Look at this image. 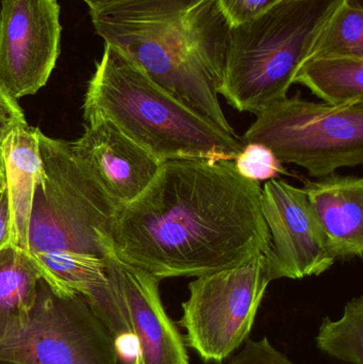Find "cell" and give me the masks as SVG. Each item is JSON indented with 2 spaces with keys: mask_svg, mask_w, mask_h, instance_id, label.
<instances>
[{
  "mask_svg": "<svg viewBox=\"0 0 363 364\" xmlns=\"http://www.w3.org/2000/svg\"><path fill=\"white\" fill-rule=\"evenodd\" d=\"M345 2L355 8L363 9V0H345Z\"/></svg>",
  "mask_w": 363,
  "mask_h": 364,
  "instance_id": "25",
  "label": "cell"
},
{
  "mask_svg": "<svg viewBox=\"0 0 363 364\" xmlns=\"http://www.w3.org/2000/svg\"><path fill=\"white\" fill-rule=\"evenodd\" d=\"M242 140L264 145L313 178L355 168L363 164V100L330 106L298 93L257 113Z\"/></svg>",
  "mask_w": 363,
  "mask_h": 364,
  "instance_id": "6",
  "label": "cell"
},
{
  "mask_svg": "<svg viewBox=\"0 0 363 364\" xmlns=\"http://www.w3.org/2000/svg\"><path fill=\"white\" fill-rule=\"evenodd\" d=\"M294 83L308 87L330 106L360 102L363 100V59L334 57L306 60Z\"/></svg>",
  "mask_w": 363,
  "mask_h": 364,
  "instance_id": "16",
  "label": "cell"
},
{
  "mask_svg": "<svg viewBox=\"0 0 363 364\" xmlns=\"http://www.w3.org/2000/svg\"><path fill=\"white\" fill-rule=\"evenodd\" d=\"M40 129L21 126L4 139L0 147L10 208L12 244L28 252V229L32 203L42 176Z\"/></svg>",
  "mask_w": 363,
  "mask_h": 364,
  "instance_id": "14",
  "label": "cell"
},
{
  "mask_svg": "<svg viewBox=\"0 0 363 364\" xmlns=\"http://www.w3.org/2000/svg\"><path fill=\"white\" fill-rule=\"evenodd\" d=\"M227 364H294L283 353L279 352L268 338L249 340L244 348Z\"/></svg>",
  "mask_w": 363,
  "mask_h": 364,
  "instance_id": "20",
  "label": "cell"
},
{
  "mask_svg": "<svg viewBox=\"0 0 363 364\" xmlns=\"http://www.w3.org/2000/svg\"><path fill=\"white\" fill-rule=\"evenodd\" d=\"M270 282L264 254L196 277L178 321L185 346L207 363L229 358L249 338Z\"/></svg>",
  "mask_w": 363,
  "mask_h": 364,
  "instance_id": "7",
  "label": "cell"
},
{
  "mask_svg": "<svg viewBox=\"0 0 363 364\" xmlns=\"http://www.w3.org/2000/svg\"><path fill=\"white\" fill-rule=\"evenodd\" d=\"M281 0H219L230 27L240 25L264 13Z\"/></svg>",
  "mask_w": 363,
  "mask_h": 364,
  "instance_id": "21",
  "label": "cell"
},
{
  "mask_svg": "<svg viewBox=\"0 0 363 364\" xmlns=\"http://www.w3.org/2000/svg\"><path fill=\"white\" fill-rule=\"evenodd\" d=\"M82 1H85L89 6V8H92V6L102 4V2L107 1V0H82Z\"/></svg>",
  "mask_w": 363,
  "mask_h": 364,
  "instance_id": "26",
  "label": "cell"
},
{
  "mask_svg": "<svg viewBox=\"0 0 363 364\" xmlns=\"http://www.w3.org/2000/svg\"><path fill=\"white\" fill-rule=\"evenodd\" d=\"M12 244L10 208L6 188L0 192V252Z\"/></svg>",
  "mask_w": 363,
  "mask_h": 364,
  "instance_id": "23",
  "label": "cell"
},
{
  "mask_svg": "<svg viewBox=\"0 0 363 364\" xmlns=\"http://www.w3.org/2000/svg\"><path fill=\"white\" fill-rule=\"evenodd\" d=\"M0 359L19 364H119V348L83 297L55 294L40 279L29 326L0 346Z\"/></svg>",
  "mask_w": 363,
  "mask_h": 364,
  "instance_id": "8",
  "label": "cell"
},
{
  "mask_svg": "<svg viewBox=\"0 0 363 364\" xmlns=\"http://www.w3.org/2000/svg\"><path fill=\"white\" fill-rule=\"evenodd\" d=\"M42 176L36 186L28 229V252L113 254L119 205L77 161L70 143L40 134Z\"/></svg>",
  "mask_w": 363,
  "mask_h": 364,
  "instance_id": "5",
  "label": "cell"
},
{
  "mask_svg": "<svg viewBox=\"0 0 363 364\" xmlns=\"http://www.w3.org/2000/svg\"><path fill=\"white\" fill-rule=\"evenodd\" d=\"M261 208L270 232L269 277L303 279L325 273L337 258L302 188L283 179L261 186Z\"/></svg>",
  "mask_w": 363,
  "mask_h": 364,
  "instance_id": "10",
  "label": "cell"
},
{
  "mask_svg": "<svg viewBox=\"0 0 363 364\" xmlns=\"http://www.w3.org/2000/svg\"><path fill=\"white\" fill-rule=\"evenodd\" d=\"M90 15L106 44L156 85L238 136L217 93L230 30L219 0H107Z\"/></svg>",
  "mask_w": 363,
  "mask_h": 364,
  "instance_id": "2",
  "label": "cell"
},
{
  "mask_svg": "<svg viewBox=\"0 0 363 364\" xmlns=\"http://www.w3.org/2000/svg\"><path fill=\"white\" fill-rule=\"evenodd\" d=\"M234 164L239 174L249 181H268L288 174L272 151L259 143L245 144Z\"/></svg>",
  "mask_w": 363,
  "mask_h": 364,
  "instance_id": "19",
  "label": "cell"
},
{
  "mask_svg": "<svg viewBox=\"0 0 363 364\" xmlns=\"http://www.w3.org/2000/svg\"><path fill=\"white\" fill-rule=\"evenodd\" d=\"M345 0H281L230 27L217 93L240 112L288 97L321 30Z\"/></svg>",
  "mask_w": 363,
  "mask_h": 364,
  "instance_id": "4",
  "label": "cell"
},
{
  "mask_svg": "<svg viewBox=\"0 0 363 364\" xmlns=\"http://www.w3.org/2000/svg\"><path fill=\"white\" fill-rule=\"evenodd\" d=\"M70 145L81 168L119 207L140 196L162 164L102 117L89 119L82 136Z\"/></svg>",
  "mask_w": 363,
  "mask_h": 364,
  "instance_id": "12",
  "label": "cell"
},
{
  "mask_svg": "<svg viewBox=\"0 0 363 364\" xmlns=\"http://www.w3.org/2000/svg\"><path fill=\"white\" fill-rule=\"evenodd\" d=\"M107 273L136 344L131 364H190L185 337L164 309L160 280L114 255Z\"/></svg>",
  "mask_w": 363,
  "mask_h": 364,
  "instance_id": "11",
  "label": "cell"
},
{
  "mask_svg": "<svg viewBox=\"0 0 363 364\" xmlns=\"http://www.w3.org/2000/svg\"><path fill=\"white\" fill-rule=\"evenodd\" d=\"M0 364H19V363H13V361H10V360H4V359H0Z\"/></svg>",
  "mask_w": 363,
  "mask_h": 364,
  "instance_id": "27",
  "label": "cell"
},
{
  "mask_svg": "<svg viewBox=\"0 0 363 364\" xmlns=\"http://www.w3.org/2000/svg\"><path fill=\"white\" fill-rule=\"evenodd\" d=\"M337 259L362 258L363 179L332 174L303 186Z\"/></svg>",
  "mask_w": 363,
  "mask_h": 364,
  "instance_id": "13",
  "label": "cell"
},
{
  "mask_svg": "<svg viewBox=\"0 0 363 364\" xmlns=\"http://www.w3.org/2000/svg\"><path fill=\"white\" fill-rule=\"evenodd\" d=\"M1 147V143H0ZM6 188V175H4V161H2L1 154H0V192Z\"/></svg>",
  "mask_w": 363,
  "mask_h": 364,
  "instance_id": "24",
  "label": "cell"
},
{
  "mask_svg": "<svg viewBox=\"0 0 363 364\" xmlns=\"http://www.w3.org/2000/svg\"><path fill=\"white\" fill-rule=\"evenodd\" d=\"M83 113L85 121L112 122L160 162L234 161L245 145L164 91L110 44L87 85Z\"/></svg>",
  "mask_w": 363,
  "mask_h": 364,
  "instance_id": "3",
  "label": "cell"
},
{
  "mask_svg": "<svg viewBox=\"0 0 363 364\" xmlns=\"http://www.w3.org/2000/svg\"><path fill=\"white\" fill-rule=\"evenodd\" d=\"M261 184L234 161L162 162L146 190L117 210L113 255L161 282L236 267L270 248Z\"/></svg>",
  "mask_w": 363,
  "mask_h": 364,
  "instance_id": "1",
  "label": "cell"
},
{
  "mask_svg": "<svg viewBox=\"0 0 363 364\" xmlns=\"http://www.w3.org/2000/svg\"><path fill=\"white\" fill-rule=\"evenodd\" d=\"M55 0H2L0 87L13 100L38 93L60 55L62 27Z\"/></svg>",
  "mask_w": 363,
  "mask_h": 364,
  "instance_id": "9",
  "label": "cell"
},
{
  "mask_svg": "<svg viewBox=\"0 0 363 364\" xmlns=\"http://www.w3.org/2000/svg\"><path fill=\"white\" fill-rule=\"evenodd\" d=\"M315 342L319 350L338 360L363 364V297L351 299L340 320L326 316Z\"/></svg>",
  "mask_w": 363,
  "mask_h": 364,
  "instance_id": "17",
  "label": "cell"
},
{
  "mask_svg": "<svg viewBox=\"0 0 363 364\" xmlns=\"http://www.w3.org/2000/svg\"><path fill=\"white\" fill-rule=\"evenodd\" d=\"M28 125L17 100L0 87V143L15 128Z\"/></svg>",
  "mask_w": 363,
  "mask_h": 364,
  "instance_id": "22",
  "label": "cell"
},
{
  "mask_svg": "<svg viewBox=\"0 0 363 364\" xmlns=\"http://www.w3.org/2000/svg\"><path fill=\"white\" fill-rule=\"evenodd\" d=\"M334 57L363 59V9L345 1L320 32L307 60Z\"/></svg>",
  "mask_w": 363,
  "mask_h": 364,
  "instance_id": "18",
  "label": "cell"
},
{
  "mask_svg": "<svg viewBox=\"0 0 363 364\" xmlns=\"http://www.w3.org/2000/svg\"><path fill=\"white\" fill-rule=\"evenodd\" d=\"M40 279L29 252L13 244L0 252V346L21 337L29 326Z\"/></svg>",
  "mask_w": 363,
  "mask_h": 364,
  "instance_id": "15",
  "label": "cell"
}]
</instances>
